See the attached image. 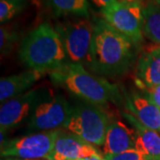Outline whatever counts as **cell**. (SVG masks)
<instances>
[{
	"instance_id": "cell-1",
	"label": "cell",
	"mask_w": 160,
	"mask_h": 160,
	"mask_svg": "<svg viewBox=\"0 0 160 160\" xmlns=\"http://www.w3.org/2000/svg\"><path fill=\"white\" fill-rule=\"evenodd\" d=\"M133 43L111 27L104 19L93 22L91 49L87 58L91 69L102 76L126 73L133 62Z\"/></svg>"
},
{
	"instance_id": "cell-2",
	"label": "cell",
	"mask_w": 160,
	"mask_h": 160,
	"mask_svg": "<svg viewBox=\"0 0 160 160\" xmlns=\"http://www.w3.org/2000/svg\"><path fill=\"white\" fill-rule=\"evenodd\" d=\"M49 75L54 85L72 92L82 101L99 107L119 102L120 93L118 86L108 80L90 74L82 63H63L62 66L51 70Z\"/></svg>"
},
{
	"instance_id": "cell-3",
	"label": "cell",
	"mask_w": 160,
	"mask_h": 160,
	"mask_svg": "<svg viewBox=\"0 0 160 160\" xmlns=\"http://www.w3.org/2000/svg\"><path fill=\"white\" fill-rule=\"evenodd\" d=\"M19 56L28 68L41 72L62 66L67 58L60 35L49 23L40 24L23 38Z\"/></svg>"
},
{
	"instance_id": "cell-4",
	"label": "cell",
	"mask_w": 160,
	"mask_h": 160,
	"mask_svg": "<svg viewBox=\"0 0 160 160\" xmlns=\"http://www.w3.org/2000/svg\"><path fill=\"white\" fill-rule=\"evenodd\" d=\"M109 122L102 109L82 101L72 107L70 118L64 127L87 143L103 146Z\"/></svg>"
},
{
	"instance_id": "cell-5",
	"label": "cell",
	"mask_w": 160,
	"mask_h": 160,
	"mask_svg": "<svg viewBox=\"0 0 160 160\" xmlns=\"http://www.w3.org/2000/svg\"><path fill=\"white\" fill-rule=\"evenodd\" d=\"M58 130L38 132L27 136L7 140L1 144L2 158L20 159H50L57 138Z\"/></svg>"
},
{
	"instance_id": "cell-6",
	"label": "cell",
	"mask_w": 160,
	"mask_h": 160,
	"mask_svg": "<svg viewBox=\"0 0 160 160\" xmlns=\"http://www.w3.org/2000/svg\"><path fill=\"white\" fill-rule=\"evenodd\" d=\"M56 31L60 35L69 62L81 63L89 56L91 49L93 24L86 17L59 23Z\"/></svg>"
},
{
	"instance_id": "cell-7",
	"label": "cell",
	"mask_w": 160,
	"mask_h": 160,
	"mask_svg": "<svg viewBox=\"0 0 160 160\" xmlns=\"http://www.w3.org/2000/svg\"><path fill=\"white\" fill-rule=\"evenodd\" d=\"M51 94L52 92L49 88L40 86L2 103L0 108L1 131L6 132L25 121L28 122L37 107Z\"/></svg>"
},
{
	"instance_id": "cell-8",
	"label": "cell",
	"mask_w": 160,
	"mask_h": 160,
	"mask_svg": "<svg viewBox=\"0 0 160 160\" xmlns=\"http://www.w3.org/2000/svg\"><path fill=\"white\" fill-rule=\"evenodd\" d=\"M143 7L118 0L101 10V13L111 27L135 45L143 41Z\"/></svg>"
},
{
	"instance_id": "cell-9",
	"label": "cell",
	"mask_w": 160,
	"mask_h": 160,
	"mask_svg": "<svg viewBox=\"0 0 160 160\" xmlns=\"http://www.w3.org/2000/svg\"><path fill=\"white\" fill-rule=\"evenodd\" d=\"M72 107L62 95H53L46 98L35 109L28 121V130L33 132L53 131L64 127L69 121Z\"/></svg>"
},
{
	"instance_id": "cell-10",
	"label": "cell",
	"mask_w": 160,
	"mask_h": 160,
	"mask_svg": "<svg viewBox=\"0 0 160 160\" xmlns=\"http://www.w3.org/2000/svg\"><path fill=\"white\" fill-rule=\"evenodd\" d=\"M99 153L96 149L72 132H58L49 160H80Z\"/></svg>"
},
{
	"instance_id": "cell-11",
	"label": "cell",
	"mask_w": 160,
	"mask_h": 160,
	"mask_svg": "<svg viewBox=\"0 0 160 160\" xmlns=\"http://www.w3.org/2000/svg\"><path fill=\"white\" fill-rule=\"evenodd\" d=\"M126 109L147 128L160 132V109L146 93L132 92L126 97Z\"/></svg>"
},
{
	"instance_id": "cell-12",
	"label": "cell",
	"mask_w": 160,
	"mask_h": 160,
	"mask_svg": "<svg viewBox=\"0 0 160 160\" xmlns=\"http://www.w3.org/2000/svg\"><path fill=\"white\" fill-rule=\"evenodd\" d=\"M137 86L160 85V45H150L139 58L136 68Z\"/></svg>"
},
{
	"instance_id": "cell-13",
	"label": "cell",
	"mask_w": 160,
	"mask_h": 160,
	"mask_svg": "<svg viewBox=\"0 0 160 160\" xmlns=\"http://www.w3.org/2000/svg\"><path fill=\"white\" fill-rule=\"evenodd\" d=\"M135 132L120 120L109 122L103 145L104 155H114L135 149Z\"/></svg>"
},
{
	"instance_id": "cell-14",
	"label": "cell",
	"mask_w": 160,
	"mask_h": 160,
	"mask_svg": "<svg viewBox=\"0 0 160 160\" xmlns=\"http://www.w3.org/2000/svg\"><path fill=\"white\" fill-rule=\"evenodd\" d=\"M135 132V149L142 153L148 160H160V134L144 126L131 113H122Z\"/></svg>"
},
{
	"instance_id": "cell-15",
	"label": "cell",
	"mask_w": 160,
	"mask_h": 160,
	"mask_svg": "<svg viewBox=\"0 0 160 160\" xmlns=\"http://www.w3.org/2000/svg\"><path fill=\"white\" fill-rule=\"evenodd\" d=\"M45 72L29 69L19 74L2 78L0 80V102L6 101L29 91L31 86L44 76Z\"/></svg>"
},
{
	"instance_id": "cell-16",
	"label": "cell",
	"mask_w": 160,
	"mask_h": 160,
	"mask_svg": "<svg viewBox=\"0 0 160 160\" xmlns=\"http://www.w3.org/2000/svg\"><path fill=\"white\" fill-rule=\"evenodd\" d=\"M142 12L144 37L160 45V5L153 0L143 8Z\"/></svg>"
},
{
	"instance_id": "cell-17",
	"label": "cell",
	"mask_w": 160,
	"mask_h": 160,
	"mask_svg": "<svg viewBox=\"0 0 160 160\" xmlns=\"http://www.w3.org/2000/svg\"><path fill=\"white\" fill-rule=\"evenodd\" d=\"M51 8L57 15H76L78 17L89 16L87 0H48Z\"/></svg>"
},
{
	"instance_id": "cell-18",
	"label": "cell",
	"mask_w": 160,
	"mask_h": 160,
	"mask_svg": "<svg viewBox=\"0 0 160 160\" xmlns=\"http://www.w3.org/2000/svg\"><path fill=\"white\" fill-rule=\"evenodd\" d=\"M26 6V0H0V22H6L18 15Z\"/></svg>"
},
{
	"instance_id": "cell-19",
	"label": "cell",
	"mask_w": 160,
	"mask_h": 160,
	"mask_svg": "<svg viewBox=\"0 0 160 160\" xmlns=\"http://www.w3.org/2000/svg\"><path fill=\"white\" fill-rule=\"evenodd\" d=\"M19 38V35L14 30L7 27L1 26L0 29V51L1 56H6L10 53Z\"/></svg>"
},
{
	"instance_id": "cell-20",
	"label": "cell",
	"mask_w": 160,
	"mask_h": 160,
	"mask_svg": "<svg viewBox=\"0 0 160 160\" xmlns=\"http://www.w3.org/2000/svg\"><path fill=\"white\" fill-rule=\"evenodd\" d=\"M106 160H148V158L135 149H129L114 155H104Z\"/></svg>"
},
{
	"instance_id": "cell-21",
	"label": "cell",
	"mask_w": 160,
	"mask_h": 160,
	"mask_svg": "<svg viewBox=\"0 0 160 160\" xmlns=\"http://www.w3.org/2000/svg\"><path fill=\"white\" fill-rule=\"evenodd\" d=\"M149 96L150 101L160 109V85L156 86H139Z\"/></svg>"
},
{
	"instance_id": "cell-22",
	"label": "cell",
	"mask_w": 160,
	"mask_h": 160,
	"mask_svg": "<svg viewBox=\"0 0 160 160\" xmlns=\"http://www.w3.org/2000/svg\"><path fill=\"white\" fill-rule=\"evenodd\" d=\"M91 1L95 5V6H97V7H99V8L102 10V9L107 7V6H109V5L113 4L114 2L118 1V0H91Z\"/></svg>"
},
{
	"instance_id": "cell-23",
	"label": "cell",
	"mask_w": 160,
	"mask_h": 160,
	"mask_svg": "<svg viewBox=\"0 0 160 160\" xmlns=\"http://www.w3.org/2000/svg\"><path fill=\"white\" fill-rule=\"evenodd\" d=\"M119 2H123V3H127V4H137V5H141L143 8L149 4V2L153 1V0H118Z\"/></svg>"
},
{
	"instance_id": "cell-24",
	"label": "cell",
	"mask_w": 160,
	"mask_h": 160,
	"mask_svg": "<svg viewBox=\"0 0 160 160\" xmlns=\"http://www.w3.org/2000/svg\"><path fill=\"white\" fill-rule=\"evenodd\" d=\"M80 160H106V159H105V158H103L102 155L97 153V154L93 155V156H92V157H89V158H83V159H80Z\"/></svg>"
},
{
	"instance_id": "cell-25",
	"label": "cell",
	"mask_w": 160,
	"mask_h": 160,
	"mask_svg": "<svg viewBox=\"0 0 160 160\" xmlns=\"http://www.w3.org/2000/svg\"><path fill=\"white\" fill-rule=\"evenodd\" d=\"M5 160H30V159H16V158H8V159H5ZM39 160V159H37Z\"/></svg>"
},
{
	"instance_id": "cell-26",
	"label": "cell",
	"mask_w": 160,
	"mask_h": 160,
	"mask_svg": "<svg viewBox=\"0 0 160 160\" xmlns=\"http://www.w3.org/2000/svg\"><path fill=\"white\" fill-rule=\"evenodd\" d=\"M155 2L157 3V4H158V5H160V0H154Z\"/></svg>"
}]
</instances>
